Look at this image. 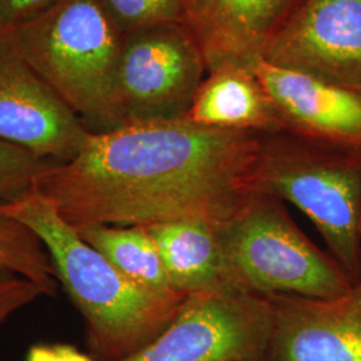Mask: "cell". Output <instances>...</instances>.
Wrapping results in <instances>:
<instances>
[{"mask_svg": "<svg viewBox=\"0 0 361 361\" xmlns=\"http://www.w3.org/2000/svg\"><path fill=\"white\" fill-rule=\"evenodd\" d=\"M259 133L197 125L186 116L91 133L71 161L35 180L75 229L171 221L221 225L258 190Z\"/></svg>", "mask_w": 361, "mask_h": 361, "instance_id": "1", "label": "cell"}, {"mask_svg": "<svg viewBox=\"0 0 361 361\" xmlns=\"http://www.w3.org/2000/svg\"><path fill=\"white\" fill-rule=\"evenodd\" d=\"M56 0H0V28L7 30L38 15Z\"/></svg>", "mask_w": 361, "mask_h": 361, "instance_id": "20", "label": "cell"}, {"mask_svg": "<svg viewBox=\"0 0 361 361\" xmlns=\"http://www.w3.org/2000/svg\"><path fill=\"white\" fill-rule=\"evenodd\" d=\"M207 74L202 51L183 23L126 32L116 83L122 125L186 116Z\"/></svg>", "mask_w": 361, "mask_h": 361, "instance_id": "6", "label": "cell"}, {"mask_svg": "<svg viewBox=\"0 0 361 361\" xmlns=\"http://www.w3.org/2000/svg\"><path fill=\"white\" fill-rule=\"evenodd\" d=\"M40 296L43 292L38 285L0 264V325Z\"/></svg>", "mask_w": 361, "mask_h": 361, "instance_id": "19", "label": "cell"}, {"mask_svg": "<svg viewBox=\"0 0 361 361\" xmlns=\"http://www.w3.org/2000/svg\"><path fill=\"white\" fill-rule=\"evenodd\" d=\"M123 34L142 27L182 23L183 0H101Z\"/></svg>", "mask_w": 361, "mask_h": 361, "instance_id": "18", "label": "cell"}, {"mask_svg": "<svg viewBox=\"0 0 361 361\" xmlns=\"http://www.w3.org/2000/svg\"><path fill=\"white\" fill-rule=\"evenodd\" d=\"M229 288L257 296L334 298L353 284L340 264L302 232L284 201L257 190L217 226Z\"/></svg>", "mask_w": 361, "mask_h": 361, "instance_id": "5", "label": "cell"}, {"mask_svg": "<svg viewBox=\"0 0 361 361\" xmlns=\"http://www.w3.org/2000/svg\"><path fill=\"white\" fill-rule=\"evenodd\" d=\"M77 231L89 245L97 249L131 281L159 292H176L146 226L94 225Z\"/></svg>", "mask_w": 361, "mask_h": 361, "instance_id": "15", "label": "cell"}, {"mask_svg": "<svg viewBox=\"0 0 361 361\" xmlns=\"http://www.w3.org/2000/svg\"><path fill=\"white\" fill-rule=\"evenodd\" d=\"M26 361H95L91 355L70 344H37L27 353Z\"/></svg>", "mask_w": 361, "mask_h": 361, "instance_id": "21", "label": "cell"}, {"mask_svg": "<svg viewBox=\"0 0 361 361\" xmlns=\"http://www.w3.org/2000/svg\"><path fill=\"white\" fill-rule=\"evenodd\" d=\"M0 264L35 283L43 295H55L58 279L47 250L35 233L3 214H0Z\"/></svg>", "mask_w": 361, "mask_h": 361, "instance_id": "16", "label": "cell"}, {"mask_svg": "<svg viewBox=\"0 0 361 361\" xmlns=\"http://www.w3.org/2000/svg\"><path fill=\"white\" fill-rule=\"evenodd\" d=\"M154 240L171 288L189 296L229 288L217 225L204 221H171L146 226Z\"/></svg>", "mask_w": 361, "mask_h": 361, "instance_id": "14", "label": "cell"}, {"mask_svg": "<svg viewBox=\"0 0 361 361\" xmlns=\"http://www.w3.org/2000/svg\"><path fill=\"white\" fill-rule=\"evenodd\" d=\"M186 118L221 130L276 133L283 122L269 91L253 68L224 66L209 71Z\"/></svg>", "mask_w": 361, "mask_h": 361, "instance_id": "13", "label": "cell"}, {"mask_svg": "<svg viewBox=\"0 0 361 361\" xmlns=\"http://www.w3.org/2000/svg\"><path fill=\"white\" fill-rule=\"evenodd\" d=\"M0 214L22 222L47 250L56 279L83 316L86 343L95 361L125 360L149 345L176 319L188 297L131 281L35 188L0 204Z\"/></svg>", "mask_w": 361, "mask_h": 361, "instance_id": "2", "label": "cell"}, {"mask_svg": "<svg viewBox=\"0 0 361 361\" xmlns=\"http://www.w3.org/2000/svg\"><path fill=\"white\" fill-rule=\"evenodd\" d=\"M6 31L89 130L102 133L122 125L116 83L125 34L101 0H56Z\"/></svg>", "mask_w": 361, "mask_h": 361, "instance_id": "3", "label": "cell"}, {"mask_svg": "<svg viewBox=\"0 0 361 361\" xmlns=\"http://www.w3.org/2000/svg\"><path fill=\"white\" fill-rule=\"evenodd\" d=\"M54 164V161L0 140V204L13 202L31 192L39 176Z\"/></svg>", "mask_w": 361, "mask_h": 361, "instance_id": "17", "label": "cell"}, {"mask_svg": "<svg viewBox=\"0 0 361 361\" xmlns=\"http://www.w3.org/2000/svg\"><path fill=\"white\" fill-rule=\"evenodd\" d=\"M91 133L0 28V140L67 162L82 152Z\"/></svg>", "mask_w": 361, "mask_h": 361, "instance_id": "8", "label": "cell"}, {"mask_svg": "<svg viewBox=\"0 0 361 361\" xmlns=\"http://www.w3.org/2000/svg\"><path fill=\"white\" fill-rule=\"evenodd\" d=\"M277 106L283 130L361 150V90L258 61L252 67Z\"/></svg>", "mask_w": 361, "mask_h": 361, "instance_id": "12", "label": "cell"}, {"mask_svg": "<svg viewBox=\"0 0 361 361\" xmlns=\"http://www.w3.org/2000/svg\"><path fill=\"white\" fill-rule=\"evenodd\" d=\"M307 0H183L182 23L197 40L207 73L252 68Z\"/></svg>", "mask_w": 361, "mask_h": 361, "instance_id": "11", "label": "cell"}, {"mask_svg": "<svg viewBox=\"0 0 361 361\" xmlns=\"http://www.w3.org/2000/svg\"><path fill=\"white\" fill-rule=\"evenodd\" d=\"M269 300L273 328L264 361H361V271L341 296Z\"/></svg>", "mask_w": 361, "mask_h": 361, "instance_id": "10", "label": "cell"}, {"mask_svg": "<svg viewBox=\"0 0 361 361\" xmlns=\"http://www.w3.org/2000/svg\"><path fill=\"white\" fill-rule=\"evenodd\" d=\"M261 61L361 90V0H307Z\"/></svg>", "mask_w": 361, "mask_h": 361, "instance_id": "9", "label": "cell"}, {"mask_svg": "<svg viewBox=\"0 0 361 361\" xmlns=\"http://www.w3.org/2000/svg\"><path fill=\"white\" fill-rule=\"evenodd\" d=\"M273 328L269 297L221 288L186 297L168 328L122 361H264Z\"/></svg>", "mask_w": 361, "mask_h": 361, "instance_id": "7", "label": "cell"}, {"mask_svg": "<svg viewBox=\"0 0 361 361\" xmlns=\"http://www.w3.org/2000/svg\"><path fill=\"white\" fill-rule=\"evenodd\" d=\"M258 190L313 222L328 253L355 281L361 271V150L280 130L259 133Z\"/></svg>", "mask_w": 361, "mask_h": 361, "instance_id": "4", "label": "cell"}]
</instances>
